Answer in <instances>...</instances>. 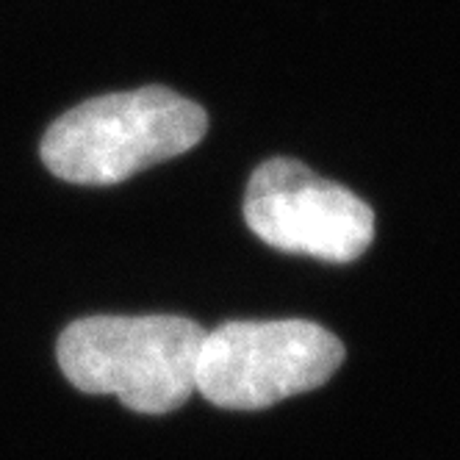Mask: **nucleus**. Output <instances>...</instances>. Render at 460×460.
Masks as SVG:
<instances>
[{
    "label": "nucleus",
    "instance_id": "obj_1",
    "mask_svg": "<svg viewBox=\"0 0 460 460\" xmlns=\"http://www.w3.org/2000/svg\"><path fill=\"white\" fill-rule=\"evenodd\" d=\"M208 130L200 103L167 89L114 92L61 114L42 137L45 167L67 183L111 186L189 153Z\"/></svg>",
    "mask_w": 460,
    "mask_h": 460
},
{
    "label": "nucleus",
    "instance_id": "obj_2",
    "mask_svg": "<svg viewBox=\"0 0 460 460\" xmlns=\"http://www.w3.org/2000/svg\"><path fill=\"white\" fill-rule=\"evenodd\" d=\"M206 331L172 314L86 316L56 344L61 375L84 394H114L125 408L164 416L194 394Z\"/></svg>",
    "mask_w": 460,
    "mask_h": 460
},
{
    "label": "nucleus",
    "instance_id": "obj_3",
    "mask_svg": "<svg viewBox=\"0 0 460 460\" xmlns=\"http://www.w3.org/2000/svg\"><path fill=\"white\" fill-rule=\"evenodd\" d=\"M344 344L316 322H227L206 333L194 391L227 411H264L331 380Z\"/></svg>",
    "mask_w": 460,
    "mask_h": 460
},
{
    "label": "nucleus",
    "instance_id": "obj_4",
    "mask_svg": "<svg viewBox=\"0 0 460 460\" xmlns=\"http://www.w3.org/2000/svg\"><path fill=\"white\" fill-rule=\"evenodd\" d=\"M244 222L264 244L327 264H349L375 239L372 208L294 158H270L252 172Z\"/></svg>",
    "mask_w": 460,
    "mask_h": 460
}]
</instances>
